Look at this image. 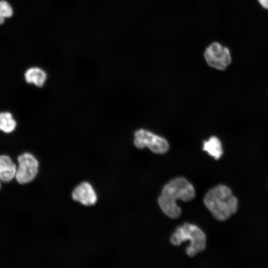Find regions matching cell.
I'll return each instance as SVG.
<instances>
[{"label": "cell", "instance_id": "obj_9", "mask_svg": "<svg viewBox=\"0 0 268 268\" xmlns=\"http://www.w3.org/2000/svg\"><path fill=\"white\" fill-rule=\"evenodd\" d=\"M17 166L11 158L6 155H0V179L8 182L15 177Z\"/></svg>", "mask_w": 268, "mask_h": 268}, {"label": "cell", "instance_id": "obj_4", "mask_svg": "<svg viewBox=\"0 0 268 268\" xmlns=\"http://www.w3.org/2000/svg\"><path fill=\"white\" fill-rule=\"evenodd\" d=\"M18 166L15 178L22 185L33 182L38 176L40 164L38 158L32 153L24 152L17 158Z\"/></svg>", "mask_w": 268, "mask_h": 268}, {"label": "cell", "instance_id": "obj_8", "mask_svg": "<svg viewBox=\"0 0 268 268\" xmlns=\"http://www.w3.org/2000/svg\"><path fill=\"white\" fill-rule=\"evenodd\" d=\"M24 78L27 83L41 88L46 84L48 74L47 71L42 67L32 66L24 72Z\"/></svg>", "mask_w": 268, "mask_h": 268}, {"label": "cell", "instance_id": "obj_11", "mask_svg": "<svg viewBox=\"0 0 268 268\" xmlns=\"http://www.w3.org/2000/svg\"><path fill=\"white\" fill-rule=\"evenodd\" d=\"M17 123L12 114L7 111L0 112V131L6 134L12 133L16 129Z\"/></svg>", "mask_w": 268, "mask_h": 268}, {"label": "cell", "instance_id": "obj_5", "mask_svg": "<svg viewBox=\"0 0 268 268\" xmlns=\"http://www.w3.org/2000/svg\"><path fill=\"white\" fill-rule=\"evenodd\" d=\"M72 201L85 208H92L98 203L99 195L94 185L88 180L76 184L70 192Z\"/></svg>", "mask_w": 268, "mask_h": 268}, {"label": "cell", "instance_id": "obj_14", "mask_svg": "<svg viewBox=\"0 0 268 268\" xmlns=\"http://www.w3.org/2000/svg\"><path fill=\"white\" fill-rule=\"evenodd\" d=\"M5 18L0 14V24H2L4 21Z\"/></svg>", "mask_w": 268, "mask_h": 268}, {"label": "cell", "instance_id": "obj_10", "mask_svg": "<svg viewBox=\"0 0 268 268\" xmlns=\"http://www.w3.org/2000/svg\"><path fill=\"white\" fill-rule=\"evenodd\" d=\"M202 149L216 160L219 159L223 154L221 141L217 137L214 136L204 141Z\"/></svg>", "mask_w": 268, "mask_h": 268}, {"label": "cell", "instance_id": "obj_2", "mask_svg": "<svg viewBox=\"0 0 268 268\" xmlns=\"http://www.w3.org/2000/svg\"><path fill=\"white\" fill-rule=\"evenodd\" d=\"M205 207L219 221H225L237 211L238 201L231 189L224 185L210 189L203 198Z\"/></svg>", "mask_w": 268, "mask_h": 268}, {"label": "cell", "instance_id": "obj_13", "mask_svg": "<svg viewBox=\"0 0 268 268\" xmlns=\"http://www.w3.org/2000/svg\"><path fill=\"white\" fill-rule=\"evenodd\" d=\"M257 1L263 9L268 11V0H257Z\"/></svg>", "mask_w": 268, "mask_h": 268}, {"label": "cell", "instance_id": "obj_15", "mask_svg": "<svg viewBox=\"0 0 268 268\" xmlns=\"http://www.w3.org/2000/svg\"></svg>", "mask_w": 268, "mask_h": 268}, {"label": "cell", "instance_id": "obj_7", "mask_svg": "<svg viewBox=\"0 0 268 268\" xmlns=\"http://www.w3.org/2000/svg\"><path fill=\"white\" fill-rule=\"evenodd\" d=\"M207 65L215 69L224 70L232 62V56L228 47L218 42L209 44L204 52Z\"/></svg>", "mask_w": 268, "mask_h": 268}, {"label": "cell", "instance_id": "obj_1", "mask_svg": "<svg viewBox=\"0 0 268 268\" xmlns=\"http://www.w3.org/2000/svg\"><path fill=\"white\" fill-rule=\"evenodd\" d=\"M196 197L194 186L183 177H175L162 188L158 198V203L162 211L171 219L179 218L182 212L181 208L177 203L180 200L187 202Z\"/></svg>", "mask_w": 268, "mask_h": 268}, {"label": "cell", "instance_id": "obj_3", "mask_svg": "<svg viewBox=\"0 0 268 268\" xmlns=\"http://www.w3.org/2000/svg\"><path fill=\"white\" fill-rule=\"evenodd\" d=\"M187 241H190V245L186 248V253L190 257H194L206 248L204 232L197 225L188 222L178 226L170 237V242L175 246Z\"/></svg>", "mask_w": 268, "mask_h": 268}, {"label": "cell", "instance_id": "obj_6", "mask_svg": "<svg viewBox=\"0 0 268 268\" xmlns=\"http://www.w3.org/2000/svg\"><path fill=\"white\" fill-rule=\"evenodd\" d=\"M134 143L138 148L148 147L151 151L157 154L165 153L169 148L168 142L164 137L143 129L135 132Z\"/></svg>", "mask_w": 268, "mask_h": 268}, {"label": "cell", "instance_id": "obj_12", "mask_svg": "<svg viewBox=\"0 0 268 268\" xmlns=\"http://www.w3.org/2000/svg\"><path fill=\"white\" fill-rule=\"evenodd\" d=\"M13 13L11 5L5 0H0V14L5 19L11 17Z\"/></svg>", "mask_w": 268, "mask_h": 268}]
</instances>
